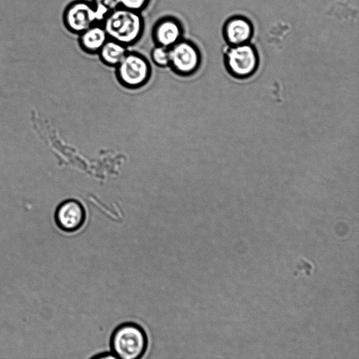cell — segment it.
<instances>
[{"label":"cell","mask_w":359,"mask_h":359,"mask_svg":"<svg viewBox=\"0 0 359 359\" xmlns=\"http://www.w3.org/2000/svg\"><path fill=\"white\" fill-rule=\"evenodd\" d=\"M62 20L66 29L77 35L97 23L92 2L86 0H75L68 4Z\"/></svg>","instance_id":"obj_6"},{"label":"cell","mask_w":359,"mask_h":359,"mask_svg":"<svg viewBox=\"0 0 359 359\" xmlns=\"http://www.w3.org/2000/svg\"><path fill=\"white\" fill-rule=\"evenodd\" d=\"M108 39L102 24L96 23L79 34L78 40L82 50L95 54L98 53Z\"/></svg>","instance_id":"obj_10"},{"label":"cell","mask_w":359,"mask_h":359,"mask_svg":"<svg viewBox=\"0 0 359 359\" xmlns=\"http://www.w3.org/2000/svg\"><path fill=\"white\" fill-rule=\"evenodd\" d=\"M102 24L109 39L127 47L136 43L144 30V21L140 12L120 6L111 11Z\"/></svg>","instance_id":"obj_2"},{"label":"cell","mask_w":359,"mask_h":359,"mask_svg":"<svg viewBox=\"0 0 359 359\" xmlns=\"http://www.w3.org/2000/svg\"><path fill=\"white\" fill-rule=\"evenodd\" d=\"M169 67L178 75H192L201 67V53L198 47L190 40L182 39L169 48Z\"/></svg>","instance_id":"obj_5"},{"label":"cell","mask_w":359,"mask_h":359,"mask_svg":"<svg viewBox=\"0 0 359 359\" xmlns=\"http://www.w3.org/2000/svg\"><path fill=\"white\" fill-rule=\"evenodd\" d=\"M184 27L177 18L165 16L158 20L152 29V39L155 44L170 48L183 39Z\"/></svg>","instance_id":"obj_9"},{"label":"cell","mask_w":359,"mask_h":359,"mask_svg":"<svg viewBox=\"0 0 359 359\" xmlns=\"http://www.w3.org/2000/svg\"><path fill=\"white\" fill-rule=\"evenodd\" d=\"M116 69L119 83L130 89L139 88L145 85L151 72L150 63L144 55L129 50Z\"/></svg>","instance_id":"obj_4"},{"label":"cell","mask_w":359,"mask_h":359,"mask_svg":"<svg viewBox=\"0 0 359 359\" xmlns=\"http://www.w3.org/2000/svg\"><path fill=\"white\" fill-rule=\"evenodd\" d=\"M97 23L102 24L107 15L118 7L117 0H92Z\"/></svg>","instance_id":"obj_12"},{"label":"cell","mask_w":359,"mask_h":359,"mask_svg":"<svg viewBox=\"0 0 359 359\" xmlns=\"http://www.w3.org/2000/svg\"><path fill=\"white\" fill-rule=\"evenodd\" d=\"M118 6L132 10L134 11L142 12L150 3L151 0H117Z\"/></svg>","instance_id":"obj_14"},{"label":"cell","mask_w":359,"mask_h":359,"mask_svg":"<svg viewBox=\"0 0 359 359\" xmlns=\"http://www.w3.org/2000/svg\"><path fill=\"white\" fill-rule=\"evenodd\" d=\"M54 219L61 231L72 233L80 230L86 221V211L78 200L69 198L61 202L55 209Z\"/></svg>","instance_id":"obj_7"},{"label":"cell","mask_w":359,"mask_h":359,"mask_svg":"<svg viewBox=\"0 0 359 359\" xmlns=\"http://www.w3.org/2000/svg\"><path fill=\"white\" fill-rule=\"evenodd\" d=\"M222 56L226 72L235 79H248L259 69V55L256 47L250 42L236 46L226 45Z\"/></svg>","instance_id":"obj_3"},{"label":"cell","mask_w":359,"mask_h":359,"mask_svg":"<svg viewBox=\"0 0 359 359\" xmlns=\"http://www.w3.org/2000/svg\"><path fill=\"white\" fill-rule=\"evenodd\" d=\"M254 34L252 21L243 15L228 18L222 27V36L227 46L250 43Z\"/></svg>","instance_id":"obj_8"},{"label":"cell","mask_w":359,"mask_h":359,"mask_svg":"<svg viewBox=\"0 0 359 359\" xmlns=\"http://www.w3.org/2000/svg\"><path fill=\"white\" fill-rule=\"evenodd\" d=\"M148 344L145 330L133 321H126L117 325L109 339L111 353L114 358H142L147 351Z\"/></svg>","instance_id":"obj_1"},{"label":"cell","mask_w":359,"mask_h":359,"mask_svg":"<svg viewBox=\"0 0 359 359\" xmlns=\"http://www.w3.org/2000/svg\"><path fill=\"white\" fill-rule=\"evenodd\" d=\"M150 57L153 63L160 67H167L170 65L169 48L155 44L151 50Z\"/></svg>","instance_id":"obj_13"},{"label":"cell","mask_w":359,"mask_h":359,"mask_svg":"<svg viewBox=\"0 0 359 359\" xmlns=\"http://www.w3.org/2000/svg\"><path fill=\"white\" fill-rule=\"evenodd\" d=\"M128 48L118 41L108 39L97 54L105 65L116 67L128 52Z\"/></svg>","instance_id":"obj_11"}]
</instances>
